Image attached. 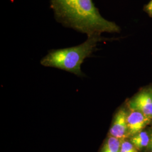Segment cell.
<instances>
[{
  "mask_svg": "<svg viewBox=\"0 0 152 152\" xmlns=\"http://www.w3.org/2000/svg\"><path fill=\"white\" fill-rule=\"evenodd\" d=\"M120 152H137V150L130 141L124 140L121 142Z\"/></svg>",
  "mask_w": 152,
  "mask_h": 152,
  "instance_id": "8",
  "label": "cell"
},
{
  "mask_svg": "<svg viewBox=\"0 0 152 152\" xmlns=\"http://www.w3.org/2000/svg\"><path fill=\"white\" fill-rule=\"evenodd\" d=\"M131 110L141 112L152 120V91H142L136 95L129 102Z\"/></svg>",
  "mask_w": 152,
  "mask_h": 152,
  "instance_id": "3",
  "label": "cell"
},
{
  "mask_svg": "<svg viewBox=\"0 0 152 152\" xmlns=\"http://www.w3.org/2000/svg\"><path fill=\"white\" fill-rule=\"evenodd\" d=\"M151 137H152V134H151Z\"/></svg>",
  "mask_w": 152,
  "mask_h": 152,
  "instance_id": "11",
  "label": "cell"
},
{
  "mask_svg": "<svg viewBox=\"0 0 152 152\" xmlns=\"http://www.w3.org/2000/svg\"><path fill=\"white\" fill-rule=\"evenodd\" d=\"M103 39L102 34H93L88 36L84 42L75 46L51 50L40 63L44 66L58 68L82 77L83 76L82 64L91 55L98 43Z\"/></svg>",
  "mask_w": 152,
  "mask_h": 152,
  "instance_id": "2",
  "label": "cell"
},
{
  "mask_svg": "<svg viewBox=\"0 0 152 152\" xmlns=\"http://www.w3.org/2000/svg\"><path fill=\"white\" fill-rule=\"evenodd\" d=\"M127 113L124 108L120 109L114 117L113 124L109 130L110 136L124 140L128 137L127 124Z\"/></svg>",
  "mask_w": 152,
  "mask_h": 152,
  "instance_id": "4",
  "label": "cell"
},
{
  "mask_svg": "<svg viewBox=\"0 0 152 152\" xmlns=\"http://www.w3.org/2000/svg\"><path fill=\"white\" fill-rule=\"evenodd\" d=\"M122 140L109 136L104 144L101 152H120Z\"/></svg>",
  "mask_w": 152,
  "mask_h": 152,
  "instance_id": "7",
  "label": "cell"
},
{
  "mask_svg": "<svg viewBox=\"0 0 152 152\" xmlns=\"http://www.w3.org/2000/svg\"><path fill=\"white\" fill-rule=\"evenodd\" d=\"M143 11H144L150 18H152V0L147 4L143 7Z\"/></svg>",
  "mask_w": 152,
  "mask_h": 152,
  "instance_id": "9",
  "label": "cell"
},
{
  "mask_svg": "<svg viewBox=\"0 0 152 152\" xmlns=\"http://www.w3.org/2000/svg\"><path fill=\"white\" fill-rule=\"evenodd\" d=\"M151 120L140 112L131 110L127 118L128 136H134L141 132Z\"/></svg>",
  "mask_w": 152,
  "mask_h": 152,
  "instance_id": "5",
  "label": "cell"
},
{
  "mask_svg": "<svg viewBox=\"0 0 152 152\" xmlns=\"http://www.w3.org/2000/svg\"><path fill=\"white\" fill-rule=\"evenodd\" d=\"M56 21L63 27L88 36L119 33L115 22L102 16L92 0H50Z\"/></svg>",
  "mask_w": 152,
  "mask_h": 152,
  "instance_id": "1",
  "label": "cell"
},
{
  "mask_svg": "<svg viewBox=\"0 0 152 152\" xmlns=\"http://www.w3.org/2000/svg\"><path fill=\"white\" fill-rule=\"evenodd\" d=\"M151 140V137L145 131H142L132 136L131 142L135 147L137 151L148 148Z\"/></svg>",
  "mask_w": 152,
  "mask_h": 152,
  "instance_id": "6",
  "label": "cell"
},
{
  "mask_svg": "<svg viewBox=\"0 0 152 152\" xmlns=\"http://www.w3.org/2000/svg\"><path fill=\"white\" fill-rule=\"evenodd\" d=\"M148 148L151 152H152V137L151 136V140H150V142H149V144L148 146Z\"/></svg>",
  "mask_w": 152,
  "mask_h": 152,
  "instance_id": "10",
  "label": "cell"
}]
</instances>
